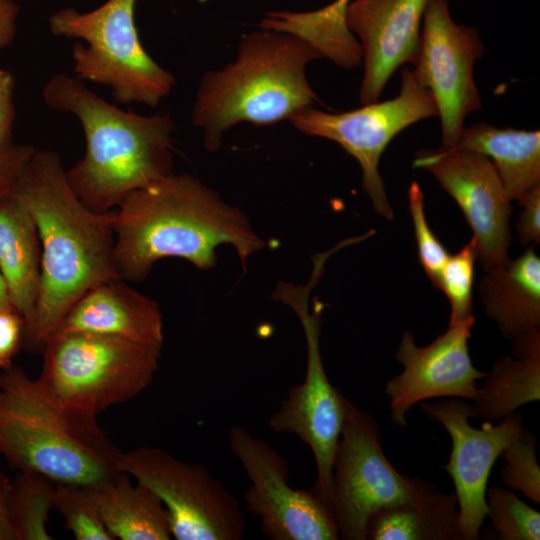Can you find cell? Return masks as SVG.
<instances>
[{
    "label": "cell",
    "instance_id": "cell-23",
    "mask_svg": "<svg viewBox=\"0 0 540 540\" xmlns=\"http://www.w3.org/2000/svg\"><path fill=\"white\" fill-rule=\"evenodd\" d=\"M102 521L114 539L169 540L168 513L160 498L142 483L118 472L89 487Z\"/></svg>",
    "mask_w": 540,
    "mask_h": 540
},
{
    "label": "cell",
    "instance_id": "cell-6",
    "mask_svg": "<svg viewBox=\"0 0 540 540\" xmlns=\"http://www.w3.org/2000/svg\"><path fill=\"white\" fill-rule=\"evenodd\" d=\"M137 0H107L90 11L65 7L48 18L51 33L79 39L72 48L75 76L108 87L120 104L156 107L175 86L174 76L143 47Z\"/></svg>",
    "mask_w": 540,
    "mask_h": 540
},
{
    "label": "cell",
    "instance_id": "cell-33",
    "mask_svg": "<svg viewBox=\"0 0 540 540\" xmlns=\"http://www.w3.org/2000/svg\"><path fill=\"white\" fill-rule=\"evenodd\" d=\"M522 207L516 223L518 239L523 246L540 243V184L517 200Z\"/></svg>",
    "mask_w": 540,
    "mask_h": 540
},
{
    "label": "cell",
    "instance_id": "cell-8",
    "mask_svg": "<svg viewBox=\"0 0 540 540\" xmlns=\"http://www.w3.org/2000/svg\"><path fill=\"white\" fill-rule=\"evenodd\" d=\"M324 271L321 264H314L307 284L280 281L273 292V299L288 306L301 322L307 364L303 382L289 389L268 425L275 433L296 435L311 449L317 468L312 491L331 510L332 469L345 419L346 396L330 383L322 361L320 331L324 303L315 298L310 306V294Z\"/></svg>",
    "mask_w": 540,
    "mask_h": 540
},
{
    "label": "cell",
    "instance_id": "cell-20",
    "mask_svg": "<svg viewBox=\"0 0 540 540\" xmlns=\"http://www.w3.org/2000/svg\"><path fill=\"white\" fill-rule=\"evenodd\" d=\"M479 294L485 314L503 337L510 340L540 327V258L534 248L485 270Z\"/></svg>",
    "mask_w": 540,
    "mask_h": 540
},
{
    "label": "cell",
    "instance_id": "cell-11",
    "mask_svg": "<svg viewBox=\"0 0 540 540\" xmlns=\"http://www.w3.org/2000/svg\"><path fill=\"white\" fill-rule=\"evenodd\" d=\"M399 94L384 102L364 104L342 113H328L307 107L288 120L301 133L338 143L353 156L362 169V187L376 213L387 220L394 217L378 166L391 140L405 128L426 118L438 116L429 89L405 68Z\"/></svg>",
    "mask_w": 540,
    "mask_h": 540
},
{
    "label": "cell",
    "instance_id": "cell-22",
    "mask_svg": "<svg viewBox=\"0 0 540 540\" xmlns=\"http://www.w3.org/2000/svg\"><path fill=\"white\" fill-rule=\"evenodd\" d=\"M452 148L488 157L510 201L540 184L539 130L498 128L480 122L464 127Z\"/></svg>",
    "mask_w": 540,
    "mask_h": 540
},
{
    "label": "cell",
    "instance_id": "cell-38",
    "mask_svg": "<svg viewBox=\"0 0 540 540\" xmlns=\"http://www.w3.org/2000/svg\"><path fill=\"white\" fill-rule=\"evenodd\" d=\"M0 308H13L7 285L0 269ZM14 309V308H13Z\"/></svg>",
    "mask_w": 540,
    "mask_h": 540
},
{
    "label": "cell",
    "instance_id": "cell-32",
    "mask_svg": "<svg viewBox=\"0 0 540 540\" xmlns=\"http://www.w3.org/2000/svg\"><path fill=\"white\" fill-rule=\"evenodd\" d=\"M25 336V322L13 308H0V370L13 365Z\"/></svg>",
    "mask_w": 540,
    "mask_h": 540
},
{
    "label": "cell",
    "instance_id": "cell-15",
    "mask_svg": "<svg viewBox=\"0 0 540 540\" xmlns=\"http://www.w3.org/2000/svg\"><path fill=\"white\" fill-rule=\"evenodd\" d=\"M413 167L429 171L458 204L473 232L477 260L484 271L509 261L513 208L488 157L440 147L418 151Z\"/></svg>",
    "mask_w": 540,
    "mask_h": 540
},
{
    "label": "cell",
    "instance_id": "cell-36",
    "mask_svg": "<svg viewBox=\"0 0 540 540\" xmlns=\"http://www.w3.org/2000/svg\"><path fill=\"white\" fill-rule=\"evenodd\" d=\"M19 6L15 0H0V50L10 47L16 37Z\"/></svg>",
    "mask_w": 540,
    "mask_h": 540
},
{
    "label": "cell",
    "instance_id": "cell-18",
    "mask_svg": "<svg viewBox=\"0 0 540 540\" xmlns=\"http://www.w3.org/2000/svg\"><path fill=\"white\" fill-rule=\"evenodd\" d=\"M56 331L96 333L162 345L164 341L158 303L121 279L101 282L89 289L71 307Z\"/></svg>",
    "mask_w": 540,
    "mask_h": 540
},
{
    "label": "cell",
    "instance_id": "cell-16",
    "mask_svg": "<svg viewBox=\"0 0 540 540\" xmlns=\"http://www.w3.org/2000/svg\"><path fill=\"white\" fill-rule=\"evenodd\" d=\"M475 320L473 317L449 324L443 334L424 347L416 345L412 332L402 335L395 358L403 371L389 379L384 388L395 425H407L406 416L416 403L438 398H476L477 382L485 373L473 365L469 355L468 340Z\"/></svg>",
    "mask_w": 540,
    "mask_h": 540
},
{
    "label": "cell",
    "instance_id": "cell-9",
    "mask_svg": "<svg viewBox=\"0 0 540 540\" xmlns=\"http://www.w3.org/2000/svg\"><path fill=\"white\" fill-rule=\"evenodd\" d=\"M117 469L151 489L168 513L176 540H240L246 517L224 483L201 463L181 461L158 447L121 452Z\"/></svg>",
    "mask_w": 540,
    "mask_h": 540
},
{
    "label": "cell",
    "instance_id": "cell-17",
    "mask_svg": "<svg viewBox=\"0 0 540 540\" xmlns=\"http://www.w3.org/2000/svg\"><path fill=\"white\" fill-rule=\"evenodd\" d=\"M428 0H353L346 12L348 29L360 39L364 74L362 104L378 101L392 74L414 65L420 52V25Z\"/></svg>",
    "mask_w": 540,
    "mask_h": 540
},
{
    "label": "cell",
    "instance_id": "cell-2",
    "mask_svg": "<svg viewBox=\"0 0 540 540\" xmlns=\"http://www.w3.org/2000/svg\"><path fill=\"white\" fill-rule=\"evenodd\" d=\"M113 226L116 271L129 282L144 280L168 257L209 270L222 245L235 249L245 271L248 259L266 245L240 209L187 173L132 191L114 209Z\"/></svg>",
    "mask_w": 540,
    "mask_h": 540
},
{
    "label": "cell",
    "instance_id": "cell-1",
    "mask_svg": "<svg viewBox=\"0 0 540 540\" xmlns=\"http://www.w3.org/2000/svg\"><path fill=\"white\" fill-rule=\"evenodd\" d=\"M13 192L29 209L41 245V279L34 321L25 337L43 348L77 300L93 286L120 279L114 257V209L95 212L70 186L61 157L37 150Z\"/></svg>",
    "mask_w": 540,
    "mask_h": 540
},
{
    "label": "cell",
    "instance_id": "cell-34",
    "mask_svg": "<svg viewBox=\"0 0 540 540\" xmlns=\"http://www.w3.org/2000/svg\"><path fill=\"white\" fill-rule=\"evenodd\" d=\"M14 93L15 78L13 74L0 68V154L15 145L13 142L16 117Z\"/></svg>",
    "mask_w": 540,
    "mask_h": 540
},
{
    "label": "cell",
    "instance_id": "cell-5",
    "mask_svg": "<svg viewBox=\"0 0 540 540\" xmlns=\"http://www.w3.org/2000/svg\"><path fill=\"white\" fill-rule=\"evenodd\" d=\"M121 452L96 416L63 404L19 366L0 371V454L20 471L93 487L119 472Z\"/></svg>",
    "mask_w": 540,
    "mask_h": 540
},
{
    "label": "cell",
    "instance_id": "cell-19",
    "mask_svg": "<svg viewBox=\"0 0 540 540\" xmlns=\"http://www.w3.org/2000/svg\"><path fill=\"white\" fill-rule=\"evenodd\" d=\"M0 269L13 308L32 327L41 279V245L34 219L13 190L0 199Z\"/></svg>",
    "mask_w": 540,
    "mask_h": 540
},
{
    "label": "cell",
    "instance_id": "cell-13",
    "mask_svg": "<svg viewBox=\"0 0 540 540\" xmlns=\"http://www.w3.org/2000/svg\"><path fill=\"white\" fill-rule=\"evenodd\" d=\"M420 36L413 71L434 97L441 123V147L452 148L466 117L481 109L474 64L484 46L474 27L453 20L447 0L427 1Z\"/></svg>",
    "mask_w": 540,
    "mask_h": 540
},
{
    "label": "cell",
    "instance_id": "cell-28",
    "mask_svg": "<svg viewBox=\"0 0 540 540\" xmlns=\"http://www.w3.org/2000/svg\"><path fill=\"white\" fill-rule=\"evenodd\" d=\"M477 260L475 242L471 238L459 251L449 254L439 277L437 288L450 303L449 324H456L473 315V282Z\"/></svg>",
    "mask_w": 540,
    "mask_h": 540
},
{
    "label": "cell",
    "instance_id": "cell-21",
    "mask_svg": "<svg viewBox=\"0 0 540 540\" xmlns=\"http://www.w3.org/2000/svg\"><path fill=\"white\" fill-rule=\"evenodd\" d=\"M511 354L502 355L485 373L470 418L501 420L525 404L540 400V327L510 339Z\"/></svg>",
    "mask_w": 540,
    "mask_h": 540
},
{
    "label": "cell",
    "instance_id": "cell-35",
    "mask_svg": "<svg viewBox=\"0 0 540 540\" xmlns=\"http://www.w3.org/2000/svg\"><path fill=\"white\" fill-rule=\"evenodd\" d=\"M36 148L32 145H14L0 154V199L10 193L13 186L32 157Z\"/></svg>",
    "mask_w": 540,
    "mask_h": 540
},
{
    "label": "cell",
    "instance_id": "cell-26",
    "mask_svg": "<svg viewBox=\"0 0 540 540\" xmlns=\"http://www.w3.org/2000/svg\"><path fill=\"white\" fill-rule=\"evenodd\" d=\"M56 484L46 477L20 471L11 483L7 508L16 540H51L49 513L55 508Z\"/></svg>",
    "mask_w": 540,
    "mask_h": 540
},
{
    "label": "cell",
    "instance_id": "cell-39",
    "mask_svg": "<svg viewBox=\"0 0 540 540\" xmlns=\"http://www.w3.org/2000/svg\"><path fill=\"white\" fill-rule=\"evenodd\" d=\"M11 482L0 472V499L7 500Z\"/></svg>",
    "mask_w": 540,
    "mask_h": 540
},
{
    "label": "cell",
    "instance_id": "cell-25",
    "mask_svg": "<svg viewBox=\"0 0 540 540\" xmlns=\"http://www.w3.org/2000/svg\"><path fill=\"white\" fill-rule=\"evenodd\" d=\"M353 0H334L312 11H270L261 20L262 29L297 36L312 46L322 58L343 69L362 63V49L346 24V12Z\"/></svg>",
    "mask_w": 540,
    "mask_h": 540
},
{
    "label": "cell",
    "instance_id": "cell-31",
    "mask_svg": "<svg viewBox=\"0 0 540 540\" xmlns=\"http://www.w3.org/2000/svg\"><path fill=\"white\" fill-rule=\"evenodd\" d=\"M408 208L414 227L419 262L433 286L437 288L449 253L428 224L424 195L420 185L415 181L408 189Z\"/></svg>",
    "mask_w": 540,
    "mask_h": 540
},
{
    "label": "cell",
    "instance_id": "cell-7",
    "mask_svg": "<svg viewBox=\"0 0 540 540\" xmlns=\"http://www.w3.org/2000/svg\"><path fill=\"white\" fill-rule=\"evenodd\" d=\"M37 380L63 404L96 416L143 392L159 369L162 344L56 331L43 346Z\"/></svg>",
    "mask_w": 540,
    "mask_h": 540
},
{
    "label": "cell",
    "instance_id": "cell-10",
    "mask_svg": "<svg viewBox=\"0 0 540 540\" xmlns=\"http://www.w3.org/2000/svg\"><path fill=\"white\" fill-rule=\"evenodd\" d=\"M429 485L401 474L389 462L374 418L347 397L332 469V505L339 538L365 540L379 510L415 500Z\"/></svg>",
    "mask_w": 540,
    "mask_h": 540
},
{
    "label": "cell",
    "instance_id": "cell-24",
    "mask_svg": "<svg viewBox=\"0 0 540 540\" xmlns=\"http://www.w3.org/2000/svg\"><path fill=\"white\" fill-rule=\"evenodd\" d=\"M365 540H464L454 491L430 484L411 502L379 510L369 520Z\"/></svg>",
    "mask_w": 540,
    "mask_h": 540
},
{
    "label": "cell",
    "instance_id": "cell-37",
    "mask_svg": "<svg viewBox=\"0 0 540 540\" xmlns=\"http://www.w3.org/2000/svg\"><path fill=\"white\" fill-rule=\"evenodd\" d=\"M0 540H16L5 499H0Z\"/></svg>",
    "mask_w": 540,
    "mask_h": 540
},
{
    "label": "cell",
    "instance_id": "cell-12",
    "mask_svg": "<svg viewBox=\"0 0 540 540\" xmlns=\"http://www.w3.org/2000/svg\"><path fill=\"white\" fill-rule=\"evenodd\" d=\"M229 446L251 481L247 510L270 540H338L332 511L311 490L290 486L288 461L261 438L240 426L229 431Z\"/></svg>",
    "mask_w": 540,
    "mask_h": 540
},
{
    "label": "cell",
    "instance_id": "cell-40",
    "mask_svg": "<svg viewBox=\"0 0 540 540\" xmlns=\"http://www.w3.org/2000/svg\"><path fill=\"white\" fill-rule=\"evenodd\" d=\"M15 1H18V0H15Z\"/></svg>",
    "mask_w": 540,
    "mask_h": 540
},
{
    "label": "cell",
    "instance_id": "cell-3",
    "mask_svg": "<svg viewBox=\"0 0 540 540\" xmlns=\"http://www.w3.org/2000/svg\"><path fill=\"white\" fill-rule=\"evenodd\" d=\"M42 97L50 109L70 113L80 122L85 153L66 176L91 210H113L132 191L173 173L175 124L169 115L120 109L64 73L46 82Z\"/></svg>",
    "mask_w": 540,
    "mask_h": 540
},
{
    "label": "cell",
    "instance_id": "cell-4",
    "mask_svg": "<svg viewBox=\"0 0 540 540\" xmlns=\"http://www.w3.org/2000/svg\"><path fill=\"white\" fill-rule=\"evenodd\" d=\"M319 58L312 46L289 33L261 28L244 35L234 61L200 81L191 118L203 132L205 149L217 151L236 124L273 125L311 107L318 97L306 66Z\"/></svg>",
    "mask_w": 540,
    "mask_h": 540
},
{
    "label": "cell",
    "instance_id": "cell-27",
    "mask_svg": "<svg viewBox=\"0 0 540 540\" xmlns=\"http://www.w3.org/2000/svg\"><path fill=\"white\" fill-rule=\"evenodd\" d=\"M486 506L492 531L499 540H539L540 513L522 501L512 490L490 486Z\"/></svg>",
    "mask_w": 540,
    "mask_h": 540
},
{
    "label": "cell",
    "instance_id": "cell-29",
    "mask_svg": "<svg viewBox=\"0 0 540 540\" xmlns=\"http://www.w3.org/2000/svg\"><path fill=\"white\" fill-rule=\"evenodd\" d=\"M55 509L77 540H113L87 486L56 484Z\"/></svg>",
    "mask_w": 540,
    "mask_h": 540
},
{
    "label": "cell",
    "instance_id": "cell-14",
    "mask_svg": "<svg viewBox=\"0 0 540 540\" xmlns=\"http://www.w3.org/2000/svg\"><path fill=\"white\" fill-rule=\"evenodd\" d=\"M421 409L427 417L439 422L451 438L450 457L442 469L454 484L463 538L476 540L486 518V490L491 469L523 431V416L514 412L496 425L486 421L480 428H474L469 424L470 403L464 399L422 402Z\"/></svg>",
    "mask_w": 540,
    "mask_h": 540
},
{
    "label": "cell",
    "instance_id": "cell-30",
    "mask_svg": "<svg viewBox=\"0 0 540 540\" xmlns=\"http://www.w3.org/2000/svg\"><path fill=\"white\" fill-rule=\"evenodd\" d=\"M501 457V478L506 488L517 490L540 504V467L536 458V437L524 427L521 434L506 447Z\"/></svg>",
    "mask_w": 540,
    "mask_h": 540
}]
</instances>
